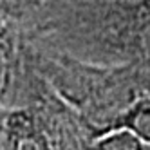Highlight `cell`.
I'll return each instance as SVG.
<instances>
[{"label":"cell","mask_w":150,"mask_h":150,"mask_svg":"<svg viewBox=\"0 0 150 150\" xmlns=\"http://www.w3.org/2000/svg\"><path fill=\"white\" fill-rule=\"evenodd\" d=\"M2 63H4V60H2V54H0V91H2V74H4V71H2ZM4 110H2V107H0V120L4 117Z\"/></svg>","instance_id":"5b68a950"},{"label":"cell","mask_w":150,"mask_h":150,"mask_svg":"<svg viewBox=\"0 0 150 150\" xmlns=\"http://www.w3.org/2000/svg\"><path fill=\"white\" fill-rule=\"evenodd\" d=\"M4 120V117H2ZM0 120V150H7V141H6V130H4V123Z\"/></svg>","instance_id":"277c9868"},{"label":"cell","mask_w":150,"mask_h":150,"mask_svg":"<svg viewBox=\"0 0 150 150\" xmlns=\"http://www.w3.org/2000/svg\"><path fill=\"white\" fill-rule=\"evenodd\" d=\"M110 128L127 130L143 145L150 146V98L136 100L125 112L120 114L116 123L107 130H110Z\"/></svg>","instance_id":"7a4b0ae2"},{"label":"cell","mask_w":150,"mask_h":150,"mask_svg":"<svg viewBox=\"0 0 150 150\" xmlns=\"http://www.w3.org/2000/svg\"><path fill=\"white\" fill-rule=\"evenodd\" d=\"M4 130L7 150H67L47 121L31 109H15L4 114Z\"/></svg>","instance_id":"6da1fadb"},{"label":"cell","mask_w":150,"mask_h":150,"mask_svg":"<svg viewBox=\"0 0 150 150\" xmlns=\"http://www.w3.org/2000/svg\"><path fill=\"white\" fill-rule=\"evenodd\" d=\"M83 150H150V146L143 145L127 130L110 128L107 132H101Z\"/></svg>","instance_id":"3957f363"}]
</instances>
